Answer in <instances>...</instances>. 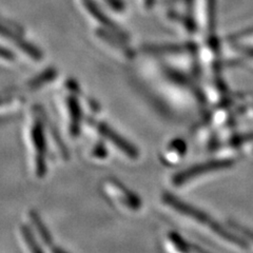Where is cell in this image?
I'll return each instance as SVG.
<instances>
[{
  "label": "cell",
  "instance_id": "cell-1",
  "mask_svg": "<svg viewBox=\"0 0 253 253\" xmlns=\"http://www.w3.org/2000/svg\"><path fill=\"white\" fill-rule=\"evenodd\" d=\"M165 202L167 203L169 206L173 209L177 210L178 212L183 213V214L189 216V217H193L194 219H196L197 221H200L201 224H204L206 226H208L210 229H212L213 231L215 233L221 235V237H224V239L228 240V241H231L233 243L236 244H241L242 242H240L239 240L234 237L232 234H230L229 232H227L226 230H224L223 228H221L220 225H218L216 221L213 220L211 217H209L207 214H205L204 212H202L201 210L196 209L195 207H192V206H190L184 202L179 201L176 197H174L170 194H166L165 195Z\"/></svg>",
  "mask_w": 253,
  "mask_h": 253
},
{
  "label": "cell",
  "instance_id": "cell-2",
  "mask_svg": "<svg viewBox=\"0 0 253 253\" xmlns=\"http://www.w3.org/2000/svg\"><path fill=\"white\" fill-rule=\"evenodd\" d=\"M105 189L108 193H111L114 201H117L124 207L133 211L140 208L141 203L138 197L117 181L109 180Z\"/></svg>",
  "mask_w": 253,
  "mask_h": 253
},
{
  "label": "cell",
  "instance_id": "cell-3",
  "mask_svg": "<svg viewBox=\"0 0 253 253\" xmlns=\"http://www.w3.org/2000/svg\"><path fill=\"white\" fill-rule=\"evenodd\" d=\"M31 139L32 144L35 148V168L36 173L38 175H43L45 171V163H44V153H45V141H44V134L42 124L38 122L33 125L31 132Z\"/></svg>",
  "mask_w": 253,
  "mask_h": 253
},
{
  "label": "cell",
  "instance_id": "cell-4",
  "mask_svg": "<svg viewBox=\"0 0 253 253\" xmlns=\"http://www.w3.org/2000/svg\"><path fill=\"white\" fill-rule=\"evenodd\" d=\"M97 130L98 132L104 136L107 140H109L111 144L115 146L117 149L130 158H136L138 156V152L136 148H134L128 140L123 138L120 134H117L114 130L110 128L109 126L105 124H97Z\"/></svg>",
  "mask_w": 253,
  "mask_h": 253
},
{
  "label": "cell",
  "instance_id": "cell-5",
  "mask_svg": "<svg viewBox=\"0 0 253 253\" xmlns=\"http://www.w3.org/2000/svg\"><path fill=\"white\" fill-rule=\"evenodd\" d=\"M0 36H2L6 39H11L12 42H14L15 44H17L23 52L27 53L32 58L39 60L42 57V52L39 51L36 46L32 45L27 41H25L21 36L16 34L12 29H10L9 27H6L4 25L1 19H0Z\"/></svg>",
  "mask_w": 253,
  "mask_h": 253
},
{
  "label": "cell",
  "instance_id": "cell-6",
  "mask_svg": "<svg viewBox=\"0 0 253 253\" xmlns=\"http://www.w3.org/2000/svg\"><path fill=\"white\" fill-rule=\"evenodd\" d=\"M229 165H230V162H211L196 166V167L190 168L187 171L179 173L175 177V183L179 185L184 184L186 181L194 178L197 175H201L203 173H207L213 170H218L220 168H226Z\"/></svg>",
  "mask_w": 253,
  "mask_h": 253
},
{
  "label": "cell",
  "instance_id": "cell-7",
  "mask_svg": "<svg viewBox=\"0 0 253 253\" xmlns=\"http://www.w3.org/2000/svg\"><path fill=\"white\" fill-rule=\"evenodd\" d=\"M83 2L85 5L86 10L90 12V14L95 19L98 20L100 23H102V25L107 27L108 29H110L114 34L118 35L121 38H124V39L126 38V36L125 35V32L121 30L120 27H118L114 21L111 20L108 16L99 9L98 5L94 1V0H83Z\"/></svg>",
  "mask_w": 253,
  "mask_h": 253
},
{
  "label": "cell",
  "instance_id": "cell-8",
  "mask_svg": "<svg viewBox=\"0 0 253 253\" xmlns=\"http://www.w3.org/2000/svg\"><path fill=\"white\" fill-rule=\"evenodd\" d=\"M68 109L70 117V131L73 134H77L79 130V123H81V108L74 97H69Z\"/></svg>",
  "mask_w": 253,
  "mask_h": 253
},
{
  "label": "cell",
  "instance_id": "cell-9",
  "mask_svg": "<svg viewBox=\"0 0 253 253\" xmlns=\"http://www.w3.org/2000/svg\"><path fill=\"white\" fill-rule=\"evenodd\" d=\"M30 218H31L32 224H33V227L35 228L37 234L41 236V239L43 241V243L46 244V245L52 244L51 234L49 233V231H47L46 227L43 225V223L41 220V218L38 217L36 213L32 212L31 215H30Z\"/></svg>",
  "mask_w": 253,
  "mask_h": 253
},
{
  "label": "cell",
  "instance_id": "cell-10",
  "mask_svg": "<svg viewBox=\"0 0 253 253\" xmlns=\"http://www.w3.org/2000/svg\"><path fill=\"white\" fill-rule=\"evenodd\" d=\"M21 237L23 240V243L27 245L28 250L30 253H43L41 247L38 246V244L35 240V237L32 234V232L29 230L27 227L21 228Z\"/></svg>",
  "mask_w": 253,
  "mask_h": 253
},
{
  "label": "cell",
  "instance_id": "cell-11",
  "mask_svg": "<svg viewBox=\"0 0 253 253\" xmlns=\"http://www.w3.org/2000/svg\"><path fill=\"white\" fill-rule=\"evenodd\" d=\"M56 75V72H55V70L51 69V70H47L43 74H42L39 77H37L36 79H33V82L31 83V86L32 88H37V86L42 85V84L46 83V82H50L52 79Z\"/></svg>",
  "mask_w": 253,
  "mask_h": 253
},
{
  "label": "cell",
  "instance_id": "cell-12",
  "mask_svg": "<svg viewBox=\"0 0 253 253\" xmlns=\"http://www.w3.org/2000/svg\"><path fill=\"white\" fill-rule=\"evenodd\" d=\"M105 1L117 12H123L125 10V4L122 0H105Z\"/></svg>",
  "mask_w": 253,
  "mask_h": 253
},
{
  "label": "cell",
  "instance_id": "cell-13",
  "mask_svg": "<svg viewBox=\"0 0 253 253\" xmlns=\"http://www.w3.org/2000/svg\"><path fill=\"white\" fill-rule=\"evenodd\" d=\"M0 57H2L6 60H13L15 58V55L10 50L5 49L3 46H0Z\"/></svg>",
  "mask_w": 253,
  "mask_h": 253
},
{
  "label": "cell",
  "instance_id": "cell-14",
  "mask_svg": "<svg viewBox=\"0 0 253 253\" xmlns=\"http://www.w3.org/2000/svg\"><path fill=\"white\" fill-rule=\"evenodd\" d=\"M52 253H68L65 250H62L61 248H57V247H54L52 248Z\"/></svg>",
  "mask_w": 253,
  "mask_h": 253
},
{
  "label": "cell",
  "instance_id": "cell-15",
  "mask_svg": "<svg viewBox=\"0 0 253 253\" xmlns=\"http://www.w3.org/2000/svg\"><path fill=\"white\" fill-rule=\"evenodd\" d=\"M155 0H145V4L147 7H151L154 4Z\"/></svg>",
  "mask_w": 253,
  "mask_h": 253
}]
</instances>
